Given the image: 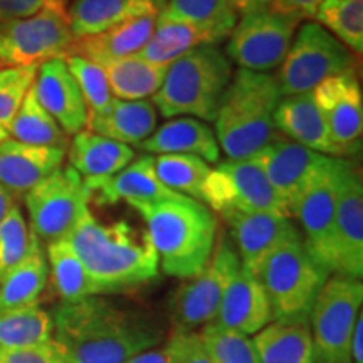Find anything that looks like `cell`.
Returning a JSON list of instances; mask_svg holds the SVG:
<instances>
[{"mask_svg": "<svg viewBox=\"0 0 363 363\" xmlns=\"http://www.w3.org/2000/svg\"><path fill=\"white\" fill-rule=\"evenodd\" d=\"M52 340L69 363H126L160 343V331L99 296L62 301L54 310Z\"/></svg>", "mask_w": 363, "mask_h": 363, "instance_id": "1", "label": "cell"}, {"mask_svg": "<svg viewBox=\"0 0 363 363\" xmlns=\"http://www.w3.org/2000/svg\"><path fill=\"white\" fill-rule=\"evenodd\" d=\"M66 240L99 294L128 291L158 276L160 264L148 233L125 220L103 224L88 208Z\"/></svg>", "mask_w": 363, "mask_h": 363, "instance_id": "2", "label": "cell"}, {"mask_svg": "<svg viewBox=\"0 0 363 363\" xmlns=\"http://www.w3.org/2000/svg\"><path fill=\"white\" fill-rule=\"evenodd\" d=\"M131 207L147 222L158 264L167 274L190 279L206 267L217 240V219L206 203L177 195Z\"/></svg>", "mask_w": 363, "mask_h": 363, "instance_id": "3", "label": "cell"}, {"mask_svg": "<svg viewBox=\"0 0 363 363\" xmlns=\"http://www.w3.org/2000/svg\"><path fill=\"white\" fill-rule=\"evenodd\" d=\"M281 99L269 72L239 69L230 78L216 115V138L229 160H249L278 136L274 111Z\"/></svg>", "mask_w": 363, "mask_h": 363, "instance_id": "4", "label": "cell"}, {"mask_svg": "<svg viewBox=\"0 0 363 363\" xmlns=\"http://www.w3.org/2000/svg\"><path fill=\"white\" fill-rule=\"evenodd\" d=\"M233 74V62L217 45H201L170 62L152 103L165 118L214 121Z\"/></svg>", "mask_w": 363, "mask_h": 363, "instance_id": "5", "label": "cell"}, {"mask_svg": "<svg viewBox=\"0 0 363 363\" xmlns=\"http://www.w3.org/2000/svg\"><path fill=\"white\" fill-rule=\"evenodd\" d=\"M256 278L269 299L272 321L308 325L313 303L330 272L313 259L301 238L276 249Z\"/></svg>", "mask_w": 363, "mask_h": 363, "instance_id": "6", "label": "cell"}, {"mask_svg": "<svg viewBox=\"0 0 363 363\" xmlns=\"http://www.w3.org/2000/svg\"><path fill=\"white\" fill-rule=\"evenodd\" d=\"M355 69L357 57L347 45L318 22H305L294 34L274 78L281 96H291L311 93L325 79Z\"/></svg>", "mask_w": 363, "mask_h": 363, "instance_id": "7", "label": "cell"}, {"mask_svg": "<svg viewBox=\"0 0 363 363\" xmlns=\"http://www.w3.org/2000/svg\"><path fill=\"white\" fill-rule=\"evenodd\" d=\"M362 301L360 279L342 274L326 279L308 320L318 363H352L350 343Z\"/></svg>", "mask_w": 363, "mask_h": 363, "instance_id": "8", "label": "cell"}, {"mask_svg": "<svg viewBox=\"0 0 363 363\" xmlns=\"http://www.w3.org/2000/svg\"><path fill=\"white\" fill-rule=\"evenodd\" d=\"M301 21L272 7L242 16L227 38L224 54L240 69L269 72L284 61Z\"/></svg>", "mask_w": 363, "mask_h": 363, "instance_id": "9", "label": "cell"}, {"mask_svg": "<svg viewBox=\"0 0 363 363\" xmlns=\"http://www.w3.org/2000/svg\"><path fill=\"white\" fill-rule=\"evenodd\" d=\"M89 190L72 167H59L24 195L30 230L39 240L66 239L88 211Z\"/></svg>", "mask_w": 363, "mask_h": 363, "instance_id": "10", "label": "cell"}, {"mask_svg": "<svg viewBox=\"0 0 363 363\" xmlns=\"http://www.w3.org/2000/svg\"><path fill=\"white\" fill-rule=\"evenodd\" d=\"M202 202L219 214L238 211L289 217L278 192L254 158L227 160L211 169L202 190Z\"/></svg>", "mask_w": 363, "mask_h": 363, "instance_id": "11", "label": "cell"}, {"mask_svg": "<svg viewBox=\"0 0 363 363\" xmlns=\"http://www.w3.org/2000/svg\"><path fill=\"white\" fill-rule=\"evenodd\" d=\"M239 269V256L229 239H217L206 267L177 289L172 301L175 328L192 331L216 321L222 296Z\"/></svg>", "mask_w": 363, "mask_h": 363, "instance_id": "12", "label": "cell"}, {"mask_svg": "<svg viewBox=\"0 0 363 363\" xmlns=\"http://www.w3.org/2000/svg\"><path fill=\"white\" fill-rule=\"evenodd\" d=\"M72 40L67 17L44 7L26 19L0 24V59L6 67L39 66L69 56Z\"/></svg>", "mask_w": 363, "mask_h": 363, "instance_id": "13", "label": "cell"}, {"mask_svg": "<svg viewBox=\"0 0 363 363\" xmlns=\"http://www.w3.org/2000/svg\"><path fill=\"white\" fill-rule=\"evenodd\" d=\"M345 158H331L313 185L306 190L298 203L296 214L305 233L306 251L318 264L326 271H337V251H335V212H337V195L340 172Z\"/></svg>", "mask_w": 363, "mask_h": 363, "instance_id": "14", "label": "cell"}, {"mask_svg": "<svg viewBox=\"0 0 363 363\" xmlns=\"http://www.w3.org/2000/svg\"><path fill=\"white\" fill-rule=\"evenodd\" d=\"M264 170L267 180L283 201L289 217L296 214L298 203L313 182L323 174L333 157L321 155L278 135L252 157Z\"/></svg>", "mask_w": 363, "mask_h": 363, "instance_id": "15", "label": "cell"}, {"mask_svg": "<svg viewBox=\"0 0 363 363\" xmlns=\"http://www.w3.org/2000/svg\"><path fill=\"white\" fill-rule=\"evenodd\" d=\"M318 110L328 126L342 157H353L362 150L363 96L357 72H345L325 79L311 91Z\"/></svg>", "mask_w": 363, "mask_h": 363, "instance_id": "16", "label": "cell"}, {"mask_svg": "<svg viewBox=\"0 0 363 363\" xmlns=\"http://www.w3.org/2000/svg\"><path fill=\"white\" fill-rule=\"evenodd\" d=\"M335 274L360 279L363 274V185L355 163L345 160L340 172L335 212Z\"/></svg>", "mask_w": 363, "mask_h": 363, "instance_id": "17", "label": "cell"}, {"mask_svg": "<svg viewBox=\"0 0 363 363\" xmlns=\"http://www.w3.org/2000/svg\"><path fill=\"white\" fill-rule=\"evenodd\" d=\"M229 225L238 244L240 267L257 276L261 266L276 249L286 242L301 239V234L289 217L271 212H238L227 211L220 214Z\"/></svg>", "mask_w": 363, "mask_h": 363, "instance_id": "18", "label": "cell"}, {"mask_svg": "<svg viewBox=\"0 0 363 363\" xmlns=\"http://www.w3.org/2000/svg\"><path fill=\"white\" fill-rule=\"evenodd\" d=\"M35 98L40 106L51 115L65 133L78 135L88 125V108L62 57L43 62L33 83Z\"/></svg>", "mask_w": 363, "mask_h": 363, "instance_id": "19", "label": "cell"}, {"mask_svg": "<svg viewBox=\"0 0 363 363\" xmlns=\"http://www.w3.org/2000/svg\"><path fill=\"white\" fill-rule=\"evenodd\" d=\"M84 185L89 190L91 199H94L99 206H113L121 201L133 206V203L157 202L180 195L167 189L158 179L153 155L136 158L118 174L108 179L84 182Z\"/></svg>", "mask_w": 363, "mask_h": 363, "instance_id": "20", "label": "cell"}, {"mask_svg": "<svg viewBox=\"0 0 363 363\" xmlns=\"http://www.w3.org/2000/svg\"><path fill=\"white\" fill-rule=\"evenodd\" d=\"M66 150L38 147L7 138L0 142V184L13 197H24L40 180L62 167Z\"/></svg>", "mask_w": 363, "mask_h": 363, "instance_id": "21", "label": "cell"}, {"mask_svg": "<svg viewBox=\"0 0 363 363\" xmlns=\"http://www.w3.org/2000/svg\"><path fill=\"white\" fill-rule=\"evenodd\" d=\"M274 126L278 133L294 143L303 145L321 155L343 158L318 110L313 93L281 96L274 111Z\"/></svg>", "mask_w": 363, "mask_h": 363, "instance_id": "22", "label": "cell"}, {"mask_svg": "<svg viewBox=\"0 0 363 363\" xmlns=\"http://www.w3.org/2000/svg\"><path fill=\"white\" fill-rule=\"evenodd\" d=\"M271 321V305L264 288L256 276L240 267L222 296L216 323L249 337Z\"/></svg>", "mask_w": 363, "mask_h": 363, "instance_id": "23", "label": "cell"}, {"mask_svg": "<svg viewBox=\"0 0 363 363\" xmlns=\"http://www.w3.org/2000/svg\"><path fill=\"white\" fill-rule=\"evenodd\" d=\"M167 0H72L67 24L74 39L101 34L126 21L158 16Z\"/></svg>", "mask_w": 363, "mask_h": 363, "instance_id": "24", "label": "cell"}, {"mask_svg": "<svg viewBox=\"0 0 363 363\" xmlns=\"http://www.w3.org/2000/svg\"><path fill=\"white\" fill-rule=\"evenodd\" d=\"M147 155H194L207 163L219 162L220 147L214 130L197 118L182 116L167 121L138 145Z\"/></svg>", "mask_w": 363, "mask_h": 363, "instance_id": "25", "label": "cell"}, {"mask_svg": "<svg viewBox=\"0 0 363 363\" xmlns=\"http://www.w3.org/2000/svg\"><path fill=\"white\" fill-rule=\"evenodd\" d=\"M157 110L148 99L115 98L103 111L88 116L86 128L123 145L145 142L157 130Z\"/></svg>", "mask_w": 363, "mask_h": 363, "instance_id": "26", "label": "cell"}, {"mask_svg": "<svg viewBox=\"0 0 363 363\" xmlns=\"http://www.w3.org/2000/svg\"><path fill=\"white\" fill-rule=\"evenodd\" d=\"M214 29L194 24V22L172 19L158 13L157 26L147 45L135 56L158 66H169L175 59L201 45H217L225 40Z\"/></svg>", "mask_w": 363, "mask_h": 363, "instance_id": "27", "label": "cell"}, {"mask_svg": "<svg viewBox=\"0 0 363 363\" xmlns=\"http://www.w3.org/2000/svg\"><path fill=\"white\" fill-rule=\"evenodd\" d=\"M69 167H72L84 182L101 180L118 174L130 165L135 152L128 145L106 138L93 131H81L69 143Z\"/></svg>", "mask_w": 363, "mask_h": 363, "instance_id": "28", "label": "cell"}, {"mask_svg": "<svg viewBox=\"0 0 363 363\" xmlns=\"http://www.w3.org/2000/svg\"><path fill=\"white\" fill-rule=\"evenodd\" d=\"M158 16L138 17L126 21L101 34L74 39L69 56H83L86 59L98 57H128L138 54L147 45L157 26Z\"/></svg>", "mask_w": 363, "mask_h": 363, "instance_id": "29", "label": "cell"}, {"mask_svg": "<svg viewBox=\"0 0 363 363\" xmlns=\"http://www.w3.org/2000/svg\"><path fill=\"white\" fill-rule=\"evenodd\" d=\"M48 257L40 240L34 238L33 247L26 259L9 271L0 281V315L39 305V298L48 284Z\"/></svg>", "mask_w": 363, "mask_h": 363, "instance_id": "30", "label": "cell"}, {"mask_svg": "<svg viewBox=\"0 0 363 363\" xmlns=\"http://www.w3.org/2000/svg\"><path fill=\"white\" fill-rule=\"evenodd\" d=\"M93 62L103 69L113 96L120 99H147L153 96L162 86L169 67L152 65L138 56L98 57L93 59Z\"/></svg>", "mask_w": 363, "mask_h": 363, "instance_id": "31", "label": "cell"}, {"mask_svg": "<svg viewBox=\"0 0 363 363\" xmlns=\"http://www.w3.org/2000/svg\"><path fill=\"white\" fill-rule=\"evenodd\" d=\"M259 363H318L308 325L269 323L252 338Z\"/></svg>", "mask_w": 363, "mask_h": 363, "instance_id": "32", "label": "cell"}, {"mask_svg": "<svg viewBox=\"0 0 363 363\" xmlns=\"http://www.w3.org/2000/svg\"><path fill=\"white\" fill-rule=\"evenodd\" d=\"M45 257L49 261L48 266L51 267L52 284L62 301L74 303L98 296L96 284L66 239L49 242Z\"/></svg>", "mask_w": 363, "mask_h": 363, "instance_id": "33", "label": "cell"}, {"mask_svg": "<svg viewBox=\"0 0 363 363\" xmlns=\"http://www.w3.org/2000/svg\"><path fill=\"white\" fill-rule=\"evenodd\" d=\"M11 138L17 142L66 150L69 147V136L61 130L56 120L40 106L30 86L22 101L19 111L11 126Z\"/></svg>", "mask_w": 363, "mask_h": 363, "instance_id": "34", "label": "cell"}, {"mask_svg": "<svg viewBox=\"0 0 363 363\" xmlns=\"http://www.w3.org/2000/svg\"><path fill=\"white\" fill-rule=\"evenodd\" d=\"M52 316L39 305L21 308L0 315V348L39 347L52 342Z\"/></svg>", "mask_w": 363, "mask_h": 363, "instance_id": "35", "label": "cell"}, {"mask_svg": "<svg viewBox=\"0 0 363 363\" xmlns=\"http://www.w3.org/2000/svg\"><path fill=\"white\" fill-rule=\"evenodd\" d=\"M315 19L352 52L363 51V0H323Z\"/></svg>", "mask_w": 363, "mask_h": 363, "instance_id": "36", "label": "cell"}, {"mask_svg": "<svg viewBox=\"0 0 363 363\" xmlns=\"http://www.w3.org/2000/svg\"><path fill=\"white\" fill-rule=\"evenodd\" d=\"M155 172L167 189L202 202V190L211 172L207 162L194 155H158Z\"/></svg>", "mask_w": 363, "mask_h": 363, "instance_id": "37", "label": "cell"}, {"mask_svg": "<svg viewBox=\"0 0 363 363\" xmlns=\"http://www.w3.org/2000/svg\"><path fill=\"white\" fill-rule=\"evenodd\" d=\"M160 13L172 19L208 27L225 38H229L239 21V13L229 0H167V6Z\"/></svg>", "mask_w": 363, "mask_h": 363, "instance_id": "38", "label": "cell"}, {"mask_svg": "<svg viewBox=\"0 0 363 363\" xmlns=\"http://www.w3.org/2000/svg\"><path fill=\"white\" fill-rule=\"evenodd\" d=\"M199 337L214 363H259L252 338L247 335L212 321L203 326Z\"/></svg>", "mask_w": 363, "mask_h": 363, "instance_id": "39", "label": "cell"}, {"mask_svg": "<svg viewBox=\"0 0 363 363\" xmlns=\"http://www.w3.org/2000/svg\"><path fill=\"white\" fill-rule=\"evenodd\" d=\"M39 66L2 67L0 69V142L11 138V126Z\"/></svg>", "mask_w": 363, "mask_h": 363, "instance_id": "40", "label": "cell"}, {"mask_svg": "<svg viewBox=\"0 0 363 363\" xmlns=\"http://www.w3.org/2000/svg\"><path fill=\"white\" fill-rule=\"evenodd\" d=\"M34 238V233L27 227L21 207L13 203L0 224V276L2 278L26 259L33 247Z\"/></svg>", "mask_w": 363, "mask_h": 363, "instance_id": "41", "label": "cell"}, {"mask_svg": "<svg viewBox=\"0 0 363 363\" xmlns=\"http://www.w3.org/2000/svg\"><path fill=\"white\" fill-rule=\"evenodd\" d=\"M65 61L79 86L88 108V116L103 111L110 104L113 94L101 67L83 56H67Z\"/></svg>", "mask_w": 363, "mask_h": 363, "instance_id": "42", "label": "cell"}, {"mask_svg": "<svg viewBox=\"0 0 363 363\" xmlns=\"http://www.w3.org/2000/svg\"><path fill=\"white\" fill-rule=\"evenodd\" d=\"M0 363H69L59 345L54 342L39 347L6 350L0 348Z\"/></svg>", "mask_w": 363, "mask_h": 363, "instance_id": "43", "label": "cell"}, {"mask_svg": "<svg viewBox=\"0 0 363 363\" xmlns=\"http://www.w3.org/2000/svg\"><path fill=\"white\" fill-rule=\"evenodd\" d=\"M174 350L175 363H214L203 347L202 340L194 331L177 330L169 340Z\"/></svg>", "mask_w": 363, "mask_h": 363, "instance_id": "44", "label": "cell"}, {"mask_svg": "<svg viewBox=\"0 0 363 363\" xmlns=\"http://www.w3.org/2000/svg\"><path fill=\"white\" fill-rule=\"evenodd\" d=\"M48 7V0H0V24L26 19Z\"/></svg>", "mask_w": 363, "mask_h": 363, "instance_id": "45", "label": "cell"}, {"mask_svg": "<svg viewBox=\"0 0 363 363\" xmlns=\"http://www.w3.org/2000/svg\"><path fill=\"white\" fill-rule=\"evenodd\" d=\"M321 2L323 0H272L271 7L281 12L296 13L303 19H315Z\"/></svg>", "mask_w": 363, "mask_h": 363, "instance_id": "46", "label": "cell"}, {"mask_svg": "<svg viewBox=\"0 0 363 363\" xmlns=\"http://www.w3.org/2000/svg\"><path fill=\"white\" fill-rule=\"evenodd\" d=\"M126 363H175V355L170 345L167 343L160 350H147Z\"/></svg>", "mask_w": 363, "mask_h": 363, "instance_id": "47", "label": "cell"}, {"mask_svg": "<svg viewBox=\"0 0 363 363\" xmlns=\"http://www.w3.org/2000/svg\"><path fill=\"white\" fill-rule=\"evenodd\" d=\"M350 357H352V363H363V316H362V313L357 318L355 330H353V335H352Z\"/></svg>", "mask_w": 363, "mask_h": 363, "instance_id": "48", "label": "cell"}, {"mask_svg": "<svg viewBox=\"0 0 363 363\" xmlns=\"http://www.w3.org/2000/svg\"><path fill=\"white\" fill-rule=\"evenodd\" d=\"M230 6L234 7V11L238 13H242V16H247V13L261 12L266 11V9L271 7L272 0H229Z\"/></svg>", "mask_w": 363, "mask_h": 363, "instance_id": "49", "label": "cell"}, {"mask_svg": "<svg viewBox=\"0 0 363 363\" xmlns=\"http://www.w3.org/2000/svg\"><path fill=\"white\" fill-rule=\"evenodd\" d=\"M13 203H16V197L0 184V224L6 219V216L9 214V211H11Z\"/></svg>", "mask_w": 363, "mask_h": 363, "instance_id": "50", "label": "cell"}, {"mask_svg": "<svg viewBox=\"0 0 363 363\" xmlns=\"http://www.w3.org/2000/svg\"><path fill=\"white\" fill-rule=\"evenodd\" d=\"M48 6L49 9H52L54 12L67 17V0H48Z\"/></svg>", "mask_w": 363, "mask_h": 363, "instance_id": "51", "label": "cell"}, {"mask_svg": "<svg viewBox=\"0 0 363 363\" xmlns=\"http://www.w3.org/2000/svg\"><path fill=\"white\" fill-rule=\"evenodd\" d=\"M2 67H6V66H4V62H2V59H0V69H2Z\"/></svg>", "mask_w": 363, "mask_h": 363, "instance_id": "52", "label": "cell"}, {"mask_svg": "<svg viewBox=\"0 0 363 363\" xmlns=\"http://www.w3.org/2000/svg\"><path fill=\"white\" fill-rule=\"evenodd\" d=\"M0 281H2V276H0Z\"/></svg>", "mask_w": 363, "mask_h": 363, "instance_id": "53", "label": "cell"}]
</instances>
